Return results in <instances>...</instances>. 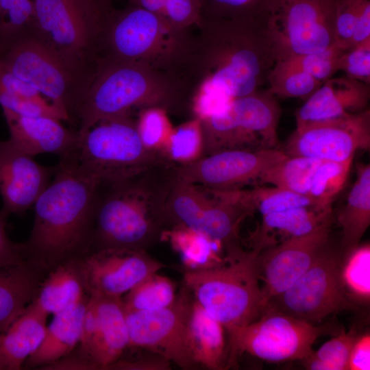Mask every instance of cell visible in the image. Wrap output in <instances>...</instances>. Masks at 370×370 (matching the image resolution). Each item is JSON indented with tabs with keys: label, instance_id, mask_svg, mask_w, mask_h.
Instances as JSON below:
<instances>
[{
	"label": "cell",
	"instance_id": "cell-37",
	"mask_svg": "<svg viewBox=\"0 0 370 370\" xmlns=\"http://www.w3.org/2000/svg\"><path fill=\"white\" fill-rule=\"evenodd\" d=\"M353 158L345 161L321 160L313 175L308 196L319 206L330 207L347 181Z\"/></svg>",
	"mask_w": 370,
	"mask_h": 370
},
{
	"label": "cell",
	"instance_id": "cell-53",
	"mask_svg": "<svg viewBox=\"0 0 370 370\" xmlns=\"http://www.w3.org/2000/svg\"><path fill=\"white\" fill-rule=\"evenodd\" d=\"M0 18H1V0H0Z\"/></svg>",
	"mask_w": 370,
	"mask_h": 370
},
{
	"label": "cell",
	"instance_id": "cell-19",
	"mask_svg": "<svg viewBox=\"0 0 370 370\" xmlns=\"http://www.w3.org/2000/svg\"><path fill=\"white\" fill-rule=\"evenodd\" d=\"M331 223L332 220L307 234L290 238L258 254L261 289L267 305L302 276L331 244Z\"/></svg>",
	"mask_w": 370,
	"mask_h": 370
},
{
	"label": "cell",
	"instance_id": "cell-33",
	"mask_svg": "<svg viewBox=\"0 0 370 370\" xmlns=\"http://www.w3.org/2000/svg\"><path fill=\"white\" fill-rule=\"evenodd\" d=\"M177 293L175 283L156 272L132 288L121 300L126 311H154L171 305Z\"/></svg>",
	"mask_w": 370,
	"mask_h": 370
},
{
	"label": "cell",
	"instance_id": "cell-20",
	"mask_svg": "<svg viewBox=\"0 0 370 370\" xmlns=\"http://www.w3.org/2000/svg\"><path fill=\"white\" fill-rule=\"evenodd\" d=\"M129 347L121 298L89 297L77 350L96 370H107Z\"/></svg>",
	"mask_w": 370,
	"mask_h": 370
},
{
	"label": "cell",
	"instance_id": "cell-5",
	"mask_svg": "<svg viewBox=\"0 0 370 370\" xmlns=\"http://www.w3.org/2000/svg\"><path fill=\"white\" fill-rule=\"evenodd\" d=\"M191 29L176 28L128 3L106 15L99 60L138 63L184 79L195 35Z\"/></svg>",
	"mask_w": 370,
	"mask_h": 370
},
{
	"label": "cell",
	"instance_id": "cell-45",
	"mask_svg": "<svg viewBox=\"0 0 370 370\" xmlns=\"http://www.w3.org/2000/svg\"><path fill=\"white\" fill-rule=\"evenodd\" d=\"M338 70L350 78L370 84V38L344 51Z\"/></svg>",
	"mask_w": 370,
	"mask_h": 370
},
{
	"label": "cell",
	"instance_id": "cell-7",
	"mask_svg": "<svg viewBox=\"0 0 370 370\" xmlns=\"http://www.w3.org/2000/svg\"><path fill=\"white\" fill-rule=\"evenodd\" d=\"M106 17L95 0H33L27 30L71 66L95 73Z\"/></svg>",
	"mask_w": 370,
	"mask_h": 370
},
{
	"label": "cell",
	"instance_id": "cell-52",
	"mask_svg": "<svg viewBox=\"0 0 370 370\" xmlns=\"http://www.w3.org/2000/svg\"><path fill=\"white\" fill-rule=\"evenodd\" d=\"M103 13L107 15L112 10L114 9L113 8V2L114 0H95Z\"/></svg>",
	"mask_w": 370,
	"mask_h": 370
},
{
	"label": "cell",
	"instance_id": "cell-21",
	"mask_svg": "<svg viewBox=\"0 0 370 370\" xmlns=\"http://www.w3.org/2000/svg\"><path fill=\"white\" fill-rule=\"evenodd\" d=\"M54 171L55 166L38 164L9 139H0V212L8 218L26 212L48 186Z\"/></svg>",
	"mask_w": 370,
	"mask_h": 370
},
{
	"label": "cell",
	"instance_id": "cell-50",
	"mask_svg": "<svg viewBox=\"0 0 370 370\" xmlns=\"http://www.w3.org/2000/svg\"><path fill=\"white\" fill-rule=\"evenodd\" d=\"M75 349L68 355L45 366L41 369L96 370L95 365Z\"/></svg>",
	"mask_w": 370,
	"mask_h": 370
},
{
	"label": "cell",
	"instance_id": "cell-39",
	"mask_svg": "<svg viewBox=\"0 0 370 370\" xmlns=\"http://www.w3.org/2000/svg\"><path fill=\"white\" fill-rule=\"evenodd\" d=\"M342 278L352 298L369 301L370 245H359L343 260Z\"/></svg>",
	"mask_w": 370,
	"mask_h": 370
},
{
	"label": "cell",
	"instance_id": "cell-12",
	"mask_svg": "<svg viewBox=\"0 0 370 370\" xmlns=\"http://www.w3.org/2000/svg\"><path fill=\"white\" fill-rule=\"evenodd\" d=\"M280 114L276 97L267 90L232 99L222 112L201 120L204 156L228 149L278 148Z\"/></svg>",
	"mask_w": 370,
	"mask_h": 370
},
{
	"label": "cell",
	"instance_id": "cell-34",
	"mask_svg": "<svg viewBox=\"0 0 370 370\" xmlns=\"http://www.w3.org/2000/svg\"><path fill=\"white\" fill-rule=\"evenodd\" d=\"M204 141L201 121L196 117L173 127L161 153L175 164H186L204 156Z\"/></svg>",
	"mask_w": 370,
	"mask_h": 370
},
{
	"label": "cell",
	"instance_id": "cell-22",
	"mask_svg": "<svg viewBox=\"0 0 370 370\" xmlns=\"http://www.w3.org/2000/svg\"><path fill=\"white\" fill-rule=\"evenodd\" d=\"M369 99L370 84L345 75L332 77L297 110L296 127L362 112L368 108Z\"/></svg>",
	"mask_w": 370,
	"mask_h": 370
},
{
	"label": "cell",
	"instance_id": "cell-31",
	"mask_svg": "<svg viewBox=\"0 0 370 370\" xmlns=\"http://www.w3.org/2000/svg\"><path fill=\"white\" fill-rule=\"evenodd\" d=\"M162 241H168L178 254L184 271H198L221 264L225 258L222 245L188 227L177 225L164 231Z\"/></svg>",
	"mask_w": 370,
	"mask_h": 370
},
{
	"label": "cell",
	"instance_id": "cell-4",
	"mask_svg": "<svg viewBox=\"0 0 370 370\" xmlns=\"http://www.w3.org/2000/svg\"><path fill=\"white\" fill-rule=\"evenodd\" d=\"M190 90L181 77L131 62L99 60L75 118L82 132L97 121L148 107L190 112Z\"/></svg>",
	"mask_w": 370,
	"mask_h": 370
},
{
	"label": "cell",
	"instance_id": "cell-40",
	"mask_svg": "<svg viewBox=\"0 0 370 370\" xmlns=\"http://www.w3.org/2000/svg\"><path fill=\"white\" fill-rule=\"evenodd\" d=\"M169 114L160 107H148L139 110L136 119V130L147 149L161 153L173 129Z\"/></svg>",
	"mask_w": 370,
	"mask_h": 370
},
{
	"label": "cell",
	"instance_id": "cell-18",
	"mask_svg": "<svg viewBox=\"0 0 370 370\" xmlns=\"http://www.w3.org/2000/svg\"><path fill=\"white\" fill-rule=\"evenodd\" d=\"M83 285L89 297L122 298L132 288L166 266L147 251L110 248L77 257Z\"/></svg>",
	"mask_w": 370,
	"mask_h": 370
},
{
	"label": "cell",
	"instance_id": "cell-32",
	"mask_svg": "<svg viewBox=\"0 0 370 370\" xmlns=\"http://www.w3.org/2000/svg\"><path fill=\"white\" fill-rule=\"evenodd\" d=\"M321 162L315 158L287 156L267 169L258 183L308 195L313 175Z\"/></svg>",
	"mask_w": 370,
	"mask_h": 370
},
{
	"label": "cell",
	"instance_id": "cell-36",
	"mask_svg": "<svg viewBox=\"0 0 370 370\" xmlns=\"http://www.w3.org/2000/svg\"><path fill=\"white\" fill-rule=\"evenodd\" d=\"M238 193L245 206L253 213L258 211L262 216L294 208L321 206L306 195L276 186L239 189Z\"/></svg>",
	"mask_w": 370,
	"mask_h": 370
},
{
	"label": "cell",
	"instance_id": "cell-16",
	"mask_svg": "<svg viewBox=\"0 0 370 370\" xmlns=\"http://www.w3.org/2000/svg\"><path fill=\"white\" fill-rule=\"evenodd\" d=\"M370 147V110L296 127L282 150L288 156L345 161Z\"/></svg>",
	"mask_w": 370,
	"mask_h": 370
},
{
	"label": "cell",
	"instance_id": "cell-38",
	"mask_svg": "<svg viewBox=\"0 0 370 370\" xmlns=\"http://www.w3.org/2000/svg\"><path fill=\"white\" fill-rule=\"evenodd\" d=\"M166 20L178 29L197 27L201 22L199 0H126Z\"/></svg>",
	"mask_w": 370,
	"mask_h": 370
},
{
	"label": "cell",
	"instance_id": "cell-28",
	"mask_svg": "<svg viewBox=\"0 0 370 370\" xmlns=\"http://www.w3.org/2000/svg\"><path fill=\"white\" fill-rule=\"evenodd\" d=\"M338 221L342 229L341 254L345 260L360 245L370 225V164L358 163L356 177L340 210Z\"/></svg>",
	"mask_w": 370,
	"mask_h": 370
},
{
	"label": "cell",
	"instance_id": "cell-44",
	"mask_svg": "<svg viewBox=\"0 0 370 370\" xmlns=\"http://www.w3.org/2000/svg\"><path fill=\"white\" fill-rule=\"evenodd\" d=\"M368 1L370 0H335L334 42L346 50L349 49L359 13Z\"/></svg>",
	"mask_w": 370,
	"mask_h": 370
},
{
	"label": "cell",
	"instance_id": "cell-23",
	"mask_svg": "<svg viewBox=\"0 0 370 370\" xmlns=\"http://www.w3.org/2000/svg\"><path fill=\"white\" fill-rule=\"evenodd\" d=\"M9 133V140L18 148L34 157L53 153L60 158L73 150L77 131L65 127L61 121L47 116H27L2 108Z\"/></svg>",
	"mask_w": 370,
	"mask_h": 370
},
{
	"label": "cell",
	"instance_id": "cell-1",
	"mask_svg": "<svg viewBox=\"0 0 370 370\" xmlns=\"http://www.w3.org/2000/svg\"><path fill=\"white\" fill-rule=\"evenodd\" d=\"M196 28L184 73L192 93L208 80L234 99L267 83L276 57L267 32L265 7L248 18H201Z\"/></svg>",
	"mask_w": 370,
	"mask_h": 370
},
{
	"label": "cell",
	"instance_id": "cell-3",
	"mask_svg": "<svg viewBox=\"0 0 370 370\" xmlns=\"http://www.w3.org/2000/svg\"><path fill=\"white\" fill-rule=\"evenodd\" d=\"M175 166L166 160L124 178L99 182L89 252L110 248L147 251L162 241Z\"/></svg>",
	"mask_w": 370,
	"mask_h": 370
},
{
	"label": "cell",
	"instance_id": "cell-46",
	"mask_svg": "<svg viewBox=\"0 0 370 370\" xmlns=\"http://www.w3.org/2000/svg\"><path fill=\"white\" fill-rule=\"evenodd\" d=\"M136 357L119 358L111 364L108 369L111 370H169L172 364L162 356L145 350Z\"/></svg>",
	"mask_w": 370,
	"mask_h": 370
},
{
	"label": "cell",
	"instance_id": "cell-48",
	"mask_svg": "<svg viewBox=\"0 0 370 370\" xmlns=\"http://www.w3.org/2000/svg\"><path fill=\"white\" fill-rule=\"evenodd\" d=\"M7 219L0 212V269L10 268L26 262L19 251L18 243L12 242L7 234Z\"/></svg>",
	"mask_w": 370,
	"mask_h": 370
},
{
	"label": "cell",
	"instance_id": "cell-29",
	"mask_svg": "<svg viewBox=\"0 0 370 370\" xmlns=\"http://www.w3.org/2000/svg\"><path fill=\"white\" fill-rule=\"evenodd\" d=\"M45 275L27 262L0 269V334L35 299Z\"/></svg>",
	"mask_w": 370,
	"mask_h": 370
},
{
	"label": "cell",
	"instance_id": "cell-10",
	"mask_svg": "<svg viewBox=\"0 0 370 370\" xmlns=\"http://www.w3.org/2000/svg\"><path fill=\"white\" fill-rule=\"evenodd\" d=\"M0 60L70 120L75 118L95 73L71 66L27 29L0 55Z\"/></svg>",
	"mask_w": 370,
	"mask_h": 370
},
{
	"label": "cell",
	"instance_id": "cell-26",
	"mask_svg": "<svg viewBox=\"0 0 370 370\" xmlns=\"http://www.w3.org/2000/svg\"><path fill=\"white\" fill-rule=\"evenodd\" d=\"M49 314L33 300L0 334V370H20L38 348Z\"/></svg>",
	"mask_w": 370,
	"mask_h": 370
},
{
	"label": "cell",
	"instance_id": "cell-24",
	"mask_svg": "<svg viewBox=\"0 0 370 370\" xmlns=\"http://www.w3.org/2000/svg\"><path fill=\"white\" fill-rule=\"evenodd\" d=\"M331 207L305 206L262 216L249 236L250 249L259 253L286 239L307 234L332 220Z\"/></svg>",
	"mask_w": 370,
	"mask_h": 370
},
{
	"label": "cell",
	"instance_id": "cell-25",
	"mask_svg": "<svg viewBox=\"0 0 370 370\" xmlns=\"http://www.w3.org/2000/svg\"><path fill=\"white\" fill-rule=\"evenodd\" d=\"M225 333L224 326L194 299L187 323L186 343L197 369H225L227 360Z\"/></svg>",
	"mask_w": 370,
	"mask_h": 370
},
{
	"label": "cell",
	"instance_id": "cell-14",
	"mask_svg": "<svg viewBox=\"0 0 370 370\" xmlns=\"http://www.w3.org/2000/svg\"><path fill=\"white\" fill-rule=\"evenodd\" d=\"M343 258L330 244L290 288L267 306L316 324L331 314L356 309L342 278Z\"/></svg>",
	"mask_w": 370,
	"mask_h": 370
},
{
	"label": "cell",
	"instance_id": "cell-15",
	"mask_svg": "<svg viewBox=\"0 0 370 370\" xmlns=\"http://www.w3.org/2000/svg\"><path fill=\"white\" fill-rule=\"evenodd\" d=\"M193 300L192 293L182 284L174 302L166 308L146 312L125 310L128 348L156 353L184 370L196 369L186 343Z\"/></svg>",
	"mask_w": 370,
	"mask_h": 370
},
{
	"label": "cell",
	"instance_id": "cell-47",
	"mask_svg": "<svg viewBox=\"0 0 370 370\" xmlns=\"http://www.w3.org/2000/svg\"><path fill=\"white\" fill-rule=\"evenodd\" d=\"M0 91L25 97H43L30 84L11 72L0 60Z\"/></svg>",
	"mask_w": 370,
	"mask_h": 370
},
{
	"label": "cell",
	"instance_id": "cell-8",
	"mask_svg": "<svg viewBox=\"0 0 370 370\" xmlns=\"http://www.w3.org/2000/svg\"><path fill=\"white\" fill-rule=\"evenodd\" d=\"M60 159L71 161L99 182L124 178L168 160L143 145L132 114L103 119L77 132L73 150Z\"/></svg>",
	"mask_w": 370,
	"mask_h": 370
},
{
	"label": "cell",
	"instance_id": "cell-35",
	"mask_svg": "<svg viewBox=\"0 0 370 370\" xmlns=\"http://www.w3.org/2000/svg\"><path fill=\"white\" fill-rule=\"evenodd\" d=\"M267 91L274 97L306 101L323 84L306 72L282 60L276 61L267 79Z\"/></svg>",
	"mask_w": 370,
	"mask_h": 370
},
{
	"label": "cell",
	"instance_id": "cell-30",
	"mask_svg": "<svg viewBox=\"0 0 370 370\" xmlns=\"http://www.w3.org/2000/svg\"><path fill=\"white\" fill-rule=\"evenodd\" d=\"M87 297L77 257L59 264L47 273L34 301L48 314H55Z\"/></svg>",
	"mask_w": 370,
	"mask_h": 370
},
{
	"label": "cell",
	"instance_id": "cell-9",
	"mask_svg": "<svg viewBox=\"0 0 370 370\" xmlns=\"http://www.w3.org/2000/svg\"><path fill=\"white\" fill-rule=\"evenodd\" d=\"M253 212L242 202L238 189L216 190L175 177L166 204L167 230L180 225L219 243L225 255L243 247V221Z\"/></svg>",
	"mask_w": 370,
	"mask_h": 370
},
{
	"label": "cell",
	"instance_id": "cell-41",
	"mask_svg": "<svg viewBox=\"0 0 370 370\" xmlns=\"http://www.w3.org/2000/svg\"><path fill=\"white\" fill-rule=\"evenodd\" d=\"M345 51L340 44L334 42L323 51L295 56L282 60L323 83L338 71V62Z\"/></svg>",
	"mask_w": 370,
	"mask_h": 370
},
{
	"label": "cell",
	"instance_id": "cell-13",
	"mask_svg": "<svg viewBox=\"0 0 370 370\" xmlns=\"http://www.w3.org/2000/svg\"><path fill=\"white\" fill-rule=\"evenodd\" d=\"M335 5V0H269L265 23L276 61L334 43Z\"/></svg>",
	"mask_w": 370,
	"mask_h": 370
},
{
	"label": "cell",
	"instance_id": "cell-11",
	"mask_svg": "<svg viewBox=\"0 0 370 370\" xmlns=\"http://www.w3.org/2000/svg\"><path fill=\"white\" fill-rule=\"evenodd\" d=\"M337 330L334 323L318 325L267 306L254 321L225 330L226 367L245 353L268 362L301 360L312 353L317 338Z\"/></svg>",
	"mask_w": 370,
	"mask_h": 370
},
{
	"label": "cell",
	"instance_id": "cell-27",
	"mask_svg": "<svg viewBox=\"0 0 370 370\" xmlns=\"http://www.w3.org/2000/svg\"><path fill=\"white\" fill-rule=\"evenodd\" d=\"M89 296L53 314L38 348L25 360L26 369H41L68 355L78 345Z\"/></svg>",
	"mask_w": 370,
	"mask_h": 370
},
{
	"label": "cell",
	"instance_id": "cell-6",
	"mask_svg": "<svg viewBox=\"0 0 370 370\" xmlns=\"http://www.w3.org/2000/svg\"><path fill=\"white\" fill-rule=\"evenodd\" d=\"M258 254L242 249L225 255L213 267L184 271L182 284L225 330L254 321L267 306L260 284Z\"/></svg>",
	"mask_w": 370,
	"mask_h": 370
},
{
	"label": "cell",
	"instance_id": "cell-2",
	"mask_svg": "<svg viewBox=\"0 0 370 370\" xmlns=\"http://www.w3.org/2000/svg\"><path fill=\"white\" fill-rule=\"evenodd\" d=\"M99 181L66 159L34 204L27 240L18 243L25 262L47 274L59 264L90 250Z\"/></svg>",
	"mask_w": 370,
	"mask_h": 370
},
{
	"label": "cell",
	"instance_id": "cell-17",
	"mask_svg": "<svg viewBox=\"0 0 370 370\" xmlns=\"http://www.w3.org/2000/svg\"><path fill=\"white\" fill-rule=\"evenodd\" d=\"M287 156L282 149H236L213 153L186 164H175V177L216 190L241 189L258 183L263 173Z\"/></svg>",
	"mask_w": 370,
	"mask_h": 370
},
{
	"label": "cell",
	"instance_id": "cell-49",
	"mask_svg": "<svg viewBox=\"0 0 370 370\" xmlns=\"http://www.w3.org/2000/svg\"><path fill=\"white\" fill-rule=\"evenodd\" d=\"M370 369V334L369 332L358 336L351 349L347 370Z\"/></svg>",
	"mask_w": 370,
	"mask_h": 370
},
{
	"label": "cell",
	"instance_id": "cell-42",
	"mask_svg": "<svg viewBox=\"0 0 370 370\" xmlns=\"http://www.w3.org/2000/svg\"><path fill=\"white\" fill-rule=\"evenodd\" d=\"M201 18H243L260 14L269 0H199Z\"/></svg>",
	"mask_w": 370,
	"mask_h": 370
},
{
	"label": "cell",
	"instance_id": "cell-51",
	"mask_svg": "<svg viewBox=\"0 0 370 370\" xmlns=\"http://www.w3.org/2000/svg\"><path fill=\"white\" fill-rule=\"evenodd\" d=\"M369 38H370V1L363 5L359 13L350 40L349 49Z\"/></svg>",
	"mask_w": 370,
	"mask_h": 370
},
{
	"label": "cell",
	"instance_id": "cell-43",
	"mask_svg": "<svg viewBox=\"0 0 370 370\" xmlns=\"http://www.w3.org/2000/svg\"><path fill=\"white\" fill-rule=\"evenodd\" d=\"M354 330H341L336 336L323 344L312 355L328 364L331 370H347L352 346L358 336Z\"/></svg>",
	"mask_w": 370,
	"mask_h": 370
}]
</instances>
